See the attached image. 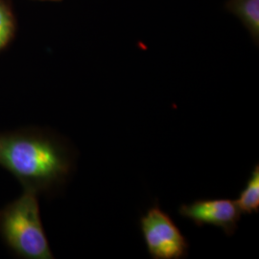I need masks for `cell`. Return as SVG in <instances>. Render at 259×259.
Here are the masks:
<instances>
[{"label":"cell","instance_id":"cell-5","mask_svg":"<svg viewBox=\"0 0 259 259\" xmlns=\"http://www.w3.org/2000/svg\"><path fill=\"white\" fill-rule=\"evenodd\" d=\"M228 8L248 30L257 44L259 39V0H230Z\"/></svg>","mask_w":259,"mask_h":259},{"label":"cell","instance_id":"cell-4","mask_svg":"<svg viewBox=\"0 0 259 259\" xmlns=\"http://www.w3.org/2000/svg\"><path fill=\"white\" fill-rule=\"evenodd\" d=\"M182 217L194 223L198 227L213 226L228 235H232L238 228L241 211L235 201L230 199H201L179 208Z\"/></svg>","mask_w":259,"mask_h":259},{"label":"cell","instance_id":"cell-1","mask_svg":"<svg viewBox=\"0 0 259 259\" xmlns=\"http://www.w3.org/2000/svg\"><path fill=\"white\" fill-rule=\"evenodd\" d=\"M75 163L70 143L48 130L24 128L0 134V166L23 189L55 194L67 184Z\"/></svg>","mask_w":259,"mask_h":259},{"label":"cell","instance_id":"cell-7","mask_svg":"<svg viewBox=\"0 0 259 259\" xmlns=\"http://www.w3.org/2000/svg\"><path fill=\"white\" fill-rule=\"evenodd\" d=\"M15 31L14 19L8 6L0 0V50L12 39Z\"/></svg>","mask_w":259,"mask_h":259},{"label":"cell","instance_id":"cell-6","mask_svg":"<svg viewBox=\"0 0 259 259\" xmlns=\"http://www.w3.org/2000/svg\"><path fill=\"white\" fill-rule=\"evenodd\" d=\"M241 213L252 214L259 211V165L253 167L244 189L235 201Z\"/></svg>","mask_w":259,"mask_h":259},{"label":"cell","instance_id":"cell-2","mask_svg":"<svg viewBox=\"0 0 259 259\" xmlns=\"http://www.w3.org/2000/svg\"><path fill=\"white\" fill-rule=\"evenodd\" d=\"M37 196L33 190L23 189L19 198L0 209V238L20 258L53 259Z\"/></svg>","mask_w":259,"mask_h":259},{"label":"cell","instance_id":"cell-8","mask_svg":"<svg viewBox=\"0 0 259 259\" xmlns=\"http://www.w3.org/2000/svg\"><path fill=\"white\" fill-rule=\"evenodd\" d=\"M50 1H59V0H50Z\"/></svg>","mask_w":259,"mask_h":259},{"label":"cell","instance_id":"cell-3","mask_svg":"<svg viewBox=\"0 0 259 259\" xmlns=\"http://www.w3.org/2000/svg\"><path fill=\"white\" fill-rule=\"evenodd\" d=\"M140 229L150 256L154 259L185 258L189 244L173 219L158 204L140 218Z\"/></svg>","mask_w":259,"mask_h":259}]
</instances>
